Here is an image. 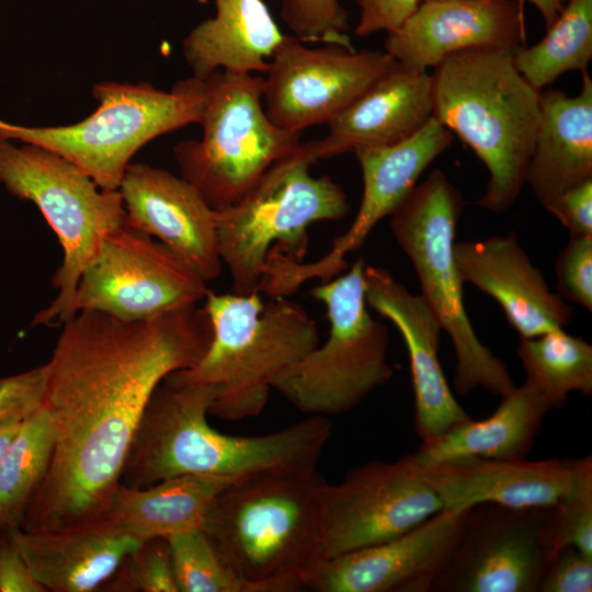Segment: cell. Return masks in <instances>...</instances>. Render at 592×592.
<instances>
[{
    "label": "cell",
    "instance_id": "d6986e66",
    "mask_svg": "<svg viewBox=\"0 0 592 592\" xmlns=\"http://www.w3.org/2000/svg\"><path fill=\"white\" fill-rule=\"evenodd\" d=\"M366 304L392 322L406 343L414 395V425L422 443L432 442L471 419L457 402L443 373L437 319L420 295L412 294L380 266H364Z\"/></svg>",
    "mask_w": 592,
    "mask_h": 592
},
{
    "label": "cell",
    "instance_id": "ffe728a7",
    "mask_svg": "<svg viewBox=\"0 0 592 592\" xmlns=\"http://www.w3.org/2000/svg\"><path fill=\"white\" fill-rule=\"evenodd\" d=\"M387 34L389 56L403 67L426 70L470 48L524 46L526 24L515 0H426Z\"/></svg>",
    "mask_w": 592,
    "mask_h": 592
},
{
    "label": "cell",
    "instance_id": "30bf717a",
    "mask_svg": "<svg viewBox=\"0 0 592 592\" xmlns=\"http://www.w3.org/2000/svg\"><path fill=\"white\" fill-rule=\"evenodd\" d=\"M363 258L344 274L310 291L325 304L329 334L274 379L272 388L308 417L351 411L394 376L389 331L368 311Z\"/></svg>",
    "mask_w": 592,
    "mask_h": 592
},
{
    "label": "cell",
    "instance_id": "44dd1931",
    "mask_svg": "<svg viewBox=\"0 0 592 592\" xmlns=\"http://www.w3.org/2000/svg\"><path fill=\"white\" fill-rule=\"evenodd\" d=\"M412 463L444 509L468 510L483 503L549 509L572 488L581 458H466L426 466Z\"/></svg>",
    "mask_w": 592,
    "mask_h": 592
},
{
    "label": "cell",
    "instance_id": "5b68a950",
    "mask_svg": "<svg viewBox=\"0 0 592 592\" xmlns=\"http://www.w3.org/2000/svg\"><path fill=\"white\" fill-rule=\"evenodd\" d=\"M204 308L212 325L205 354L194 366L168 376L217 386L209 414L228 421L258 417L277 375L319 344L317 323L287 297L264 303L261 293L209 292Z\"/></svg>",
    "mask_w": 592,
    "mask_h": 592
},
{
    "label": "cell",
    "instance_id": "5bb4252c",
    "mask_svg": "<svg viewBox=\"0 0 592 592\" xmlns=\"http://www.w3.org/2000/svg\"><path fill=\"white\" fill-rule=\"evenodd\" d=\"M551 508H470L435 592H537L554 556Z\"/></svg>",
    "mask_w": 592,
    "mask_h": 592
},
{
    "label": "cell",
    "instance_id": "8fae6325",
    "mask_svg": "<svg viewBox=\"0 0 592 592\" xmlns=\"http://www.w3.org/2000/svg\"><path fill=\"white\" fill-rule=\"evenodd\" d=\"M201 140L179 143L173 151L182 178L215 210L238 200L277 160L300 144V133L275 125L261 100L264 77L218 70L207 77Z\"/></svg>",
    "mask_w": 592,
    "mask_h": 592
},
{
    "label": "cell",
    "instance_id": "8992f818",
    "mask_svg": "<svg viewBox=\"0 0 592 592\" xmlns=\"http://www.w3.org/2000/svg\"><path fill=\"white\" fill-rule=\"evenodd\" d=\"M312 141L300 143L274 162L232 205L216 210L219 254L232 293H261L267 261L275 257L303 262L308 228L339 220L350 212L342 187L329 177H314Z\"/></svg>",
    "mask_w": 592,
    "mask_h": 592
},
{
    "label": "cell",
    "instance_id": "3957f363",
    "mask_svg": "<svg viewBox=\"0 0 592 592\" xmlns=\"http://www.w3.org/2000/svg\"><path fill=\"white\" fill-rule=\"evenodd\" d=\"M317 468L243 476L218 492L202 523L217 550L258 592L304 590L327 558Z\"/></svg>",
    "mask_w": 592,
    "mask_h": 592
},
{
    "label": "cell",
    "instance_id": "ba28073f",
    "mask_svg": "<svg viewBox=\"0 0 592 592\" xmlns=\"http://www.w3.org/2000/svg\"><path fill=\"white\" fill-rule=\"evenodd\" d=\"M206 94V80L193 76L168 92L148 83H101L93 89L99 106L82 121L67 126L26 127L0 119V137L50 151L81 169L99 187L118 190L140 147L200 122Z\"/></svg>",
    "mask_w": 592,
    "mask_h": 592
},
{
    "label": "cell",
    "instance_id": "7a4b0ae2",
    "mask_svg": "<svg viewBox=\"0 0 592 592\" xmlns=\"http://www.w3.org/2000/svg\"><path fill=\"white\" fill-rule=\"evenodd\" d=\"M218 394L217 386L167 376L143 413L121 483L141 489L182 475L242 477L316 468L332 433L329 418L308 417L262 435H229L207 420Z\"/></svg>",
    "mask_w": 592,
    "mask_h": 592
},
{
    "label": "cell",
    "instance_id": "4dcf8cb0",
    "mask_svg": "<svg viewBox=\"0 0 592 592\" xmlns=\"http://www.w3.org/2000/svg\"><path fill=\"white\" fill-rule=\"evenodd\" d=\"M546 30L533 46L514 50L516 69L538 91L567 71H588L592 59V0H567Z\"/></svg>",
    "mask_w": 592,
    "mask_h": 592
},
{
    "label": "cell",
    "instance_id": "484cf974",
    "mask_svg": "<svg viewBox=\"0 0 592 592\" xmlns=\"http://www.w3.org/2000/svg\"><path fill=\"white\" fill-rule=\"evenodd\" d=\"M216 13L198 23L183 41L193 77L218 70L265 73L284 35L263 0H215Z\"/></svg>",
    "mask_w": 592,
    "mask_h": 592
},
{
    "label": "cell",
    "instance_id": "d6a6232c",
    "mask_svg": "<svg viewBox=\"0 0 592 592\" xmlns=\"http://www.w3.org/2000/svg\"><path fill=\"white\" fill-rule=\"evenodd\" d=\"M99 591L179 592L168 539L144 540L127 554Z\"/></svg>",
    "mask_w": 592,
    "mask_h": 592
},
{
    "label": "cell",
    "instance_id": "f1b7e54d",
    "mask_svg": "<svg viewBox=\"0 0 592 592\" xmlns=\"http://www.w3.org/2000/svg\"><path fill=\"white\" fill-rule=\"evenodd\" d=\"M55 445L53 415L44 405L24 419L0 465V532L20 528L45 478Z\"/></svg>",
    "mask_w": 592,
    "mask_h": 592
},
{
    "label": "cell",
    "instance_id": "b9f144b4",
    "mask_svg": "<svg viewBox=\"0 0 592 592\" xmlns=\"http://www.w3.org/2000/svg\"><path fill=\"white\" fill-rule=\"evenodd\" d=\"M523 14L525 2L532 3L539 11L546 29L550 26L562 11L567 0H515Z\"/></svg>",
    "mask_w": 592,
    "mask_h": 592
},
{
    "label": "cell",
    "instance_id": "83f0119b",
    "mask_svg": "<svg viewBox=\"0 0 592 592\" xmlns=\"http://www.w3.org/2000/svg\"><path fill=\"white\" fill-rule=\"evenodd\" d=\"M239 478L182 475L141 489L119 483L103 516L143 540L167 538L201 527L215 496Z\"/></svg>",
    "mask_w": 592,
    "mask_h": 592
},
{
    "label": "cell",
    "instance_id": "2e32d148",
    "mask_svg": "<svg viewBox=\"0 0 592 592\" xmlns=\"http://www.w3.org/2000/svg\"><path fill=\"white\" fill-rule=\"evenodd\" d=\"M442 509V501L419 476L409 455L356 466L325 489L327 557L391 539Z\"/></svg>",
    "mask_w": 592,
    "mask_h": 592
},
{
    "label": "cell",
    "instance_id": "7bdbcfd3",
    "mask_svg": "<svg viewBox=\"0 0 592 592\" xmlns=\"http://www.w3.org/2000/svg\"><path fill=\"white\" fill-rule=\"evenodd\" d=\"M23 421L24 419H10L0 423V465Z\"/></svg>",
    "mask_w": 592,
    "mask_h": 592
},
{
    "label": "cell",
    "instance_id": "277c9868",
    "mask_svg": "<svg viewBox=\"0 0 592 592\" xmlns=\"http://www.w3.org/2000/svg\"><path fill=\"white\" fill-rule=\"evenodd\" d=\"M509 47H478L444 58L433 79V116L483 162L489 180L477 205L497 214L526 183L540 119V91L514 64Z\"/></svg>",
    "mask_w": 592,
    "mask_h": 592
},
{
    "label": "cell",
    "instance_id": "603a6c76",
    "mask_svg": "<svg viewBox=\"0 0 592 592\" xmlns=\"http://www.w3.org/2000/svg\"><path fill=\"white\" fill-rule=\"evenodd\" d=\"M433 116V79L426 70L397 65L328 124L312 140L317 160L400 143Z\"/></svg>",
    "mask_w": 592,
    "mask_h": 592
},
{
    "label": "cell",
    "instance_id": "7402d4cb",
    "mask_svg": "<svg viewBox=\"0 0 592 592\" xmlns=\"http://www.w3.org/2000/svg\"><path fill=\"white\" fill-rule=\"evenodd\" d=\"M460 277L493 298L521 338H534L571 321L572 309L553 292L514 231L456 241Z\"/></svg>",
    "mask_w": 592,
    "mask_h": 592
},
{
    "label": "cell",
    "instance_id": "f546056e",
    "mask_svg": "<svg viewBox=\"0 0 592 592\" xmlns=\"http://www.w3.org/2000/svg\"><path fill=\"white\" fill-rule=\"evenodd\" d=\"M517 355L532 384L549 402L561 408L572 391L592 395V345L563 328L534 338H521Z\"/></svg>",
    "mask_w": 592,
    "mask_h": 592
},
{
    "label": "cell",
    "instance_id": "8d00e7d4",
    "mask_svg": "<svg viewBox=\"0 0 592 592\" xmlns=\"http://www.w3.org/2000/svg\"><path fill=\"white\" fill-rule=\"evenodd\" d=\"M46 364L0 378V423L25 419L45 402Z\"/></svg>",
    "mask_w": 592,
    "mask_h": 592
},
{
    "label": "cell",
    "instance_id": "836d02e7",
    "mask_svg": "<svg viewBox=\"0 0 592 592\" xmlns=\"http://www.w3.org/2000/svg\"><path fill=\"white\" fill-rule=\"evenodd\" d=\"M550 537L554 555L573 546L592 557V458H581L570 491L551 508Z\"/></svg>",
    "mask_w": 592,
    "mask_h": 592
},
{
    "label": "cell",
    "instance_id": "ab89813d",
    "mask_svg": "<svg viewBox=\"0 0 592 592\" xmlns=\"http://www.w3.org/2000/svg\"><path fill=\"white\" fill-rule=\"evenodd\" d=\"M360 19L354 30L357 36L378 32L390 33L400 27L417 10L421 0H356Z\"/></svg>",
    "mask_w": 592,
    "mask_h": 592
},
{
    "label": "cell",
    "instance_id": "60d3db41",
    "mask_svg": "<svg viewBox=\"0 0 592 592\" xmlns=\"http://www.w3.org/2000/svg\"><path fill=\"white\" fill-rule=\"evenodd\" d=\"M0 592H46L8 536L0 542Z\"/></svg>",
    "mask_w": 592,
    "mask_h": 592
},
{
    "label": "cell",
    "instance_id": "f6af8a7d",
    "mask_svg": "<svg viewBox=\"0 0 592 592\" xmlns=\"http://www.w3.org/2000/svg\"><path fill=\"white\" fill-rule=\"evenodd\" d=\"M421 1H426V0H421Z\"/></svg>",
    "mask_w": 592,
    "mask_h": 592
},
{
    "label": "cell",
    "instance_id": "d4e9b609",
    "mask_svg": "<svg viewBox=\"0 0 592 592\" xmlns=\"http://www.w3.org/2000/svg\"><path fill=\"white\" fill-rule=\"evenodd\" d=\"M592 179V79L582 73L574 96L540 91V119L526 183L543 205L563 191Z\"/></svg>",
    "mask_w": 592,
    "mask_h": 592
},
{
    "label": "cell",
    "instance_id": "ac0fdd59",
    "mask_svg": "<svg viewBox=\"0 0 592 592\" xmlns=\"http://www.w3.org/2000/svg\"><path fill=\"white\" fill-rule=\"evenodd\" d=\"M118 191L130 227L159 240L206 282L223 269L216 210L183 178L146 163H129Z\"/></svg>",
    "mask_w": 592,
    "mask_h": 592
},
{
    "label": "cell",
    "instance_id": "9c48e42d",
    "mask_svg": "<svg viewBox=\"0 0 592 592\" xmlns=\"http://www.w3.org/2000/svg\"><path fill=\"white\" fill-rule=\"evenodd\" d=\"M0 184L37 206L62 249V262L52 281L57 295L32 325L65 323L75 316L82 272L104 240L125 224L122 195L99 187L86 172L50 151L1 137Z\"/></svg>",
    "mask_w": 592,
    "mask_h": 592
},
{
    "label": "cell",
    "instance_id": "6da1fadb",
    "mask_svg": "<svg viewBox=\"0 0 592 592\" xmlns=\"http://www.w3.org/2000/svg\"><path fill=\"white\" fill-rule=\"evenodd\" d=\"M210 340L197 305L137 321L80 311L62 323L46 363L54 453L20 528L58 532L103 516L155 389L194 366Z\"/></svg>",
    "mask_w": 592,
    "mask_h": 592
},
{
    "label": "cell",
    "instance_id": "4316f807",
    "mask_svg": "<svg viewBox=\"0 0 592 592\" xmlns=\"http://www.w3.org/2000/svg\"><path fill=\"white\" fill-rule=\"evenodd\" d=\"M551 406L528 382L501 397L498 408L482 420L469 419L439 439L421 443L411 454L419 466L466 458H527Z\"/></svg>",
    "mask_w": 592,
    "mask_h": 592
},
{
    "label": "cell",
    "instance_id": "9a60e30c",
    "mask_svg": "<svg viewBox=\"0 0 592 592\" xmlns=\"http://www.w3.org/2000/svg\"><path fill=\"white\" fill-rule=\"evenodd\" d=\"M397 65L386 52L311 48L286 36L265 72V112L278 127L301 133L331 121Z\"/></svg>",
    "mask_w": 592,
    "mask_h": 592
},
{
    "label": "cell",
    "instance_id": "1f68e13d",
    "mask_svg": "<svg viewBox=\"0 0 592 592\" xmlns=\"http://www.w3.org/2000/svg\"><path fill=\"white\" fill-rule=\"evenodd\" d=\"M167 539L179 592H258L228 565L202 526Z\"/></svg>",
    "mask_w": 592,
    "mask_h": 592
},
{
    "label": "cell",
    "instance_id": "52a82bcc",
    "mask_svg": "<svg viewBox=\"0 0 592 592\" xmlns=\"http://www.w3.org/2000/svg\"><path fill=\"white\" fill-rule=\"evenodd\" d=\"M463 208L460 192L435 169L390 214L389 226L415 271L420 296L452 341L457 394L481 387L501 398L515 384L505 364L479 340L465 308L454 253Z\"/></svg>",
    "mask_w": 592,
    "mask_h": 592
},
{
    "label": "cell",
    "instance_id": "d590c367",
    "mask_svg": "<svg viewBox=\"0 0 592 592\" xmlns=\"http://www.w3.org/2000/svg\"><path fill=\"white\" fill-rule=\"evenodd\" d=\"M555 272L556 293L566 301L592 311V236L570 237L560 251Z\"/></svg>",
    "mask_w": 592,
    "mask_h": 592
},
{
    "label": "cell",
    "instance_id": "e575fe53",
    "mask_svg": "<svg viewBox=\"0 0 592 592\" xmlns=\"http://www.w3.org/2000/svg\"><path fill=\"white\" fill-rule=\"evenodd\" d=\"M281 15L303 42H322L353 49L348 35V12L339 0H283Z\"/></svg>",
    "mask_w": 592,
    "mask_h": 592
},
{
    "label": "cell",
    "instance_id": "cb8c5ba5",
    "mask_svg": "<svg viewBox=\"0 0 592 592\" xmlns=\"http://www.w3.org/2000/svg\"><path fill=\"white\" fill-rule=\"evenodd\" d=\"M7 536L35 579L53 592L99 591L144 542L105 516L58 532L15 528Z\"/></svg>",
    "mask_w": 592,
    "mask_h": 592
},
{
    "label": "cell",
    "instance_id": "4fadbf2b",
    "mask_svg": "<svg viewBox=\"0 0 592 592\" xmlns=\"http://www.w3.org/2000/svg\"><path fill=\"white\" fill-rule=\"evenodd\" d=\"M453 141V133L432 116L411 137L389 146L362 148L355 155L363 177V196L350 228L334 239L331 249L314 262L278 259L263 283V293L289 297L304 283L330 281L346 267V255L360 249L374 227L399 206L414 189L423 171Z\"/></svg>",
    "mask_w": 592,
    "mask_h": 592
},
{
    "label": "cell",
    "instance_id": "7c38bea8",
    "mask_svg": "<svg viewBox=\"0 0 592 592\" xmlns=\"http://www.w3.org/2000/svg\"><path fill=\"white\" fill-rule=\"evenodd\" d=\"M209 292L207 282L174 251L125 223L82 272L73 312L146 320L195 306Z\"/></svg>",
    "mask_w": 592,
    "mask_h": 592
},
{
    "label": "cell",
    "instance_id": "f35d334b",
    "mask_svg": "<svg viewBox=\"0 0 592 592\" xmlns=\"http://www.w3.org/2000/svg\"><path fill=\"white\" fill-rule=\"evenodd\" d=\"M543 206L570 237L592 236V179L563 191Z\"/></svg>",
    "mask_w": 592,
    "mask_h": 592
},
{
    "label": "cell",
    "instance_id": "e0dca14e",
    "mask_svg": "<svg viewBox=\"0 0 592 592\" xmlns=\"http://www.w3.org/2000/svg\"><path fill=\"white\" fill-rule=\"evenodd\" d=\"M468 510L445 508L391 539L327 557L305 578L304 589L316 592L432 591L456 545Z\"/></svg>",
    "mask_w": 592,
    "mask_h": 592
},
{
    "label": "cell",
    "instance_id": "74e56055",
    "mask_svg": "<svg viewBox=\"0 0 592 592\" xmlns=\"http://www.w3.org/2000/svg\"><path fill=\"white\" fill-rule=\"evenodd\" d=\"M592 557L573 546L558 550L548 562L537 592H591Z\"/></svg>",
    "mask_w": 592,
    "mask_h": 592
},
{
    "label": "cell",
    "instance_id": "ee69618b",
    "mask_svg": "<svg viewBox=\"0 0 592 592\" xmlns=\"http://www.w3.org/2000/svg\"><path fill=\"white\" fill-rule=\"evenodd\" d=\"M5 536H7L5 534L0 532V542L3 540L5 538Z\"/></svg>",
    "mask_w": 592,
    "mask_h": 592
}]
</instances>
